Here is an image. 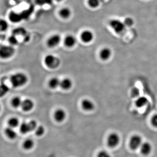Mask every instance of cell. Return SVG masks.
Listing matches in <instances>:
<instances>
[{"label": "cell", "instance_id": "obj_1", "mask_svg": "<svg viewBox=\"0 0 157 157\" xmlns=\"http://www.w3.org/2000/svg\"><path fill=\"white\" fill-rule=\"evenodd\" d=\"M28 78L25 74L22 73H17L12 75L10 78V82L14 87H21L26 84Z\"/></svg>", "mask_w": 157, "mask_h": 157}, {"label": "cell", "instance_id": "obj_2", "mask_svg": "<svg viewBox=\"0 0 157 157\" xmlns=\"http://www.w3.org/2000/svg\"><path fill=\"white\" fill-rule=\"evenodd\" d=\"M45 64L50 69H56L59 66L60 60L52 55H48L44 59Z\"/></svg>", "mask_w": 157, "mask_h": 157}, {"label": "cell", "instance_id": "obj_3", "mask_svg": "<svg viewBox=\"0 0 157 157\" xmlns=\"http://www.w3.org/2000/svg\"><path fill=\"white\" fill-rule=\"evenodd\" d=\"M109 25L117 34L122 33L126 28V25L124 22L118 19H113L110 21Z\"/></svg>", "mask_w": 157, "mask_h": 157}, {"label": "cell", "instance_id": "obj_4", "mask_svg": "<svg viewBox=\"0 0 157 157\" xmlns=\"http://www.w3.org/2000/svg\"><path fill=\"white\" fill-rule=\"evenodd\" d=\"M14 53V48L11 45H3L0 49V55L4 59L11 57Z\"/></svg>", "mask_w": 157, "mask_h": 157}, {"label": "cell", "instance_id": "obj_5", "mask_svg": "<svg viewBox=\"0 0 157 157\" xmlns=\"http://www.w3.org/2000/svg\"><path fill=\"white\" fill-rule=\"evenodd\" d=\"M120 137L116 133H112L109 135L107 139V145L110 147H115L119 144Z\"/></svg>", "mask_w": 157, "mask_h": 157}, {"label": "cell", "instance_id": "obj_6", "mask_svg": "<svg viewBox=\"0 0 157 157\" xmlns=\"http://www.w3.org/2000/svg\"><path fill=\"white\" fill-rule=\"evenodd\" d=\"M142 139L141 137L138 135H134L130 140V147L132 149L136 150L140 147L142 144Z\"/></svg>", "mask_w": 157, "mask_h": 157}, {"label": "cell", "instance_id": "obj_7", "mask_svg": "<svg viewBox=\"0 0 157 157\" xmlns=\"http://www.w3.org/2000/svg\"><path fill=\"white\" fill-rule=\"evenodd\" d=\"M61 38L59 35H54L52 36L47 41V45L48 47L53 48L58 45L60 42Z\"/></svg>", "mask_w": 157, "mask_h": 157}, {"label": "cell", "instance_id": "obj_8", "mask_svg": "<svg viewBox=\"0 0 157 157\" xmlns=\"http://www.w3.org/2000/svg\"><path fill=\"white\" fill-rule=\"evenodd\" d=\"M94 34L91 31L85 30L81 34V39L82 42L85 43H89L93 40Z\"/></svg>", "mask_w": 157, "mask_h": 157}, {"label": "cell", "instance_id": "obj_9", "mask_svg": "<svg viewBox=\"0 0 157 157\" xmlns=\"http://www.w3.org/2000/svg\"><path fill=\"white\" fill-rule=\"evenodd\" d=\"M21 108L24 111L28 112L33 109L34 107V103L30 99H25L22 101L21 106Z\"/></svg>", "mask_w": 157, "mask_h": 157}, {"label": "cell", "instance_id": "obj_10", "mask_svg": "<svg viewBox=\"0 0 157 157\" xmlns=\"http://www.w3.org/2000/svg\"><path fill=\"white\" fill-rule=\"evenodd\" d=\"M54 117L56 121L61 122L64 120L65 118H66V112L63 109H57L55 112Z\"/></svg>", "mask_w": 157, "mask_h": 157}, {"label": "cell", "instance_id": "obj_11", "mask_svg": "<svg viewBox=\"0 0 157 157\" xmlns=\"http://www.w3.org/2000/svg\"><path fill=\"white\" fill-rule=\"evenodd\" d=\"M140 149L142 154L144 155H147L151 153L152 146L151 144L149 142H144L140 146Z\"/></svg>", "mask_w": 157, "mask_h": 157}, {"label": "cell", "instance_id": "obj_12", "mask_svg": "<svg viewBox=\"0 0 157 157\" xmlns=\"http://www.w3.org/2000/svg\"><path fill=\"white\" fill-rule=\"evenodd\" d=\"M82 107L85 110L91 111L94 108V104L90 100L85 99L82 102Z\"/></svg>", "mask_w": 157, "mask_h": 157}, {"label": "cell", "instance_id": "obj_13", "mask_svg": "<svg viewBox=\"0 0 157 157\" xmlns=\"http://www.w3.org/2000/svg\"><path fill=\"white\" fill-rule=\"evenodd\" d=\"M111 51L108 48H104L101 50L100 56L101 59L104 60H107L111 57Z\"/></svg>", "mask_w": 157, "mask_h": 157}, {"label": "cell", "instance_id": "obj_14", "mask_svg": "<svg viewBox=\"0 0 157 157\" xmlns=\"http://www.w3.org/2000/svg\"><path fill=\"white\" fill-rule=\"evenodd\" d=\"M76 40L75 37L71 35L67 36L64 39L65 45L68 47H72L76 43Z\"/></svg>", "mask_w": 157, "mask_h": 157}, {"label": "cell", "instance_id": "obj_15", "mask_svg": "<svg viewBox=\"0 0 157 157\" xmlns=\"http://www.w3.org/2000/svg\"><path fill=\"white\" fill-rule=\"evenodd\" d=\"M59 15L62 18L67 19L71 15V11L69 8L65 7L61 9L59 12Z\"/></svg>", "mask_w": 157, "mask_h": 157}, {"label": "cell", "instance_id": "obj_16", "mask_svg": "<svg viewBox=\"0 0 157 157\" xmlns=\"http://www.w3.org/2000/svg\"><path fill=\"white\" fill-rule=\"evenodd\" d=\"M72 86V82L69 78H65L60 82V86L63 89L67 90L70 89Z\"/></svg>", "mask_w": 157, "mask_h": 157}, {"label": "cell", "instance_id": "obj_17", "mask_svg": "<svg viewBox=\"0 0 157 157\" xmlns=\"http://www.w3.org/2000/svg\"><path fill=\"white\" fill-rule=\"evenodd\" d=\"M5 134L10 139H15L17 136L16 132L14 131V129L11 127L6 128L5 130Z\"/></svg>", "mask_w": 157, "mask_h": 157}, {"label": "cell", "instance_id": "obj_18", "mask_svg": "<svg viewBox=\"0 0 157 157\" xmlns=\"http://www.w3.org/2000/svg\"><path fill=\"white\" fill-rule=\"evenodd\" d=\"M148 102V99L146 97H140L136 101V105L138 107H142L145 106Z\"/></svg>", "mask_w": 157, "mask_h": 157}, {"label": "cell", "instance_id": "obj_19", "mask_svg": "<svg viewBox=\"0 0 157 157\" xmlns=\"http://www.w3.org/2000/svg\"><path fill=\"white\" fill-rule=\"evenodd\" d=\"M60 82L61 81L58 78L54 77L50 79L48 84H49V87L52 89H55L59 86H60Z\"/></svg>", "mask_w": 157, "mask_h": 157}, {"label": "cell", "instance_id": "obj_20", "mask_svg": "<svg viewBox=\"0 0 157 157\" xmlns=\"http://www.w3.org/2000/svg\"><path fill=\"white\" fill-rule=\"evenodd\" d=\"M34 142L32 139H27L23 144V147L26 150H29L33 147Z\"/></svg>", "mask_w": 157, "mask_h": 157}, {"label": "cell", "instance_id": "obj_21", "mask_svg": "<svg viewBox=\"0 0 157 157\" xmlns=\"http://www.w3.org/2000/svg\"><path fill=\"white\" fill-rule=\"evenodd\" d=\"M20 131L23 134H26L31 132L29 127L28 123L23 122L20 126Z\"/></svg>", "mask_w": 157, "mask_h": 157}, {"label": "cell", "instance_id": "obj_22", "mask_svg": "<svg viewBox=\"0 0 157 157\" xmlns=\"http://www.w3.org/2000/svg\"><path fill=\"white\" fill-rule=\"evenodd\" d=\"M9 127L14 128L19 125V121L18 119L16 117H12L8 121Z\"/></svg>", "mask_w": 157, "mask_h": 157}, {"label": "cell", "instance_id": "obj_23", "mask_svg": "<svg viewBox=\"0 0 157 157\" xmlns=\"http://www.w3.org/2000/svg\"><path fill=\"white\" fill-rule=\"evenodd\" d=\"M22 101L21 99L18 97H14L11 101V104L14 108L21 107Z\"/></svg>", "mask_w": 157, "mask_h": 157}, {"label": "cell", "instance_id": "obj_24", "mask_svg": "<svg viewBox=\"0 0 157 157\" xmlns=\"http://www.w3.org/2000/svg\"><path fill=\"white\" fill-rule=\"evenodd\" d=\"M100 0H88V4L90 8L96 9L100 6Z\"/></svg>", "mask_w": 157, "mask_h": 157}, {"label": "cell", "instance_id": "obj_25", "mask_svg": "<svg viewBox=\"0 0 157 157\" xmlns=\"http://www.w3.org/2000/svg\"><path fill=\"white\" fill-rule=\"evenodd\" d=\"M45 130L44 127L42 126H40L37 127L36 129V134L37 136L40 137L44 135L45 133Z\"/></svg>", "mask_w": 157, "mask_h": 157}, {"label": "cell", "instance_id": "obj_26", "mask_svg": "<svg viewBox=\"0 0 157 157\" xmlns=\"http://www.w3.org/2000/svg\"><path fill=\"white\" fill-rule=\"evenodd\" d=\"M29 127L30 132L35 131L37 128V124L36 122L34 120L31 121L28 123Z\"/></svg>", "mask_w": 157, "mask_h": 157}, {"label": "cell", "instance_id": "obj_27", "mask_svg": "<svg viewBox=\"0 0 157 157\" xmlns=\"http://www.w3.org/2000/svg\"><path fill=\"white\" fill-rule=\"evenodd\" d=\"M124 22L126 26L131 27L134 25V21L131 17H128L125 19Z\"/></svg>", "mask_w": 157, "mask_h": 157}, {"label": "cell", "instance_id": "obj_28", "mask_svg": "<svg viewBox=\"0 0 157 157\" xmlns=\"http://www.w3.org/2000/svg\"><path fill=\"white\" fill-rule=\"evenodd\" d=\"M1 31H5L9 27L8 22L5 20H1Z\"/></svg>", "mask_w": 157, "mask_h": 157}, {"label": "cell", "instance_id": "obj_29", "mask_svg": "<svg viewBox=\"0 0 157 157\" xmlns=\"http://www.w3.org/2000/svg\"><path fill=\"white\" fill-rule=\"evenodd\" d=\"M9 89L7 86L5 84H2L1 87V96L4 95L6 93L8 92Z\"/></svg>", "mask_w": 157, "mask_h": 157}, {"label": "cell", "instance_id": "obj_30", "mask_svg": "<svg viewBox=\"0 0 157 157\" xmlns=\"http://www.w3.org/2000/svg\"><path fill=\"white\" fill-rule=\"evenodd\" d=\"M9 42L11 45H17L18 43V41L15 36H11L9 37Z\"/></svg>", "mask_w": 157, "mask_h": 157}, {"label": "cell", "instance_id": "obj_31", "mask_svg": "<svg viewBox=\"0 0 157 157\" xmlns=\"http://www.w3.org/2000/svg\"><path fill=\"white\" fill-rule=\"evenodd\" d=\"M98 157H111L110 154L106 151H102L98 153Z\"/></svg>", "mask_w": 157, "mask_h": 157}, {"label": "cell", "instance_id": "obj_32", "mask_svg": "<svg viewBox=\"0 0 157 157\" xmlns=\"http://www.w3.org/2000/svg\"><path fill=\"white\" fill-rule=\"evenodd\" d=\"M139 94H140V91L137 88H133L132 90V93H131L133 98H136V97H138L139 96Z\"/></svg>", "mask_w": 157, "mask_h": 157}, {"label": "cell", "instance_id": "obj_33", "mask_svg": "<svg viewBox=\"0 0 157 157\" xmlns=\"http://www.w3.org/2000/svg\"><path fill=\"white\" fill-rule=\"evenodd\" d=\"M151 123L154 126L157 128V114L153 116L151 119Z\"/></svg>", "mask_w": 157, "mask_h": 157}, {"label": "cell", "instance_id": "obj_34", "mask_svg": "<svg viewBox=\"0 0 157 157\" xmlns=\"http://www.w3.org/2000/svg\"><path fill=\"white\" fill-rule=\"evenodd\" d=\"M35 2L37 5L39 6H42L45 4L44 0H35Z\"/></svg>", "mask_w": 157, "mask_h": 157}, {"label": "cell", "instance_id": "obj_35", "mask_svg": "<svg viewBox=\"0 0 157 157\" xmlns=\"http://www.w3.org/2000/svg\"><path fill=\"white\" fill-rule=\"evenodd\" d=\"M45 4H47V5H51L53 2V0H44Z\"/></svg>", "mask_w": 157, "mask_h": 157}, {"label": "cell", "instance_id": "obj_36", "mask_svg": "<svg viewBox=\"0 0 157 157\" xmlns=\"http://www.w3.org/2000/svg\"><path fill=\"white\" fill-rule=\"evenodd\" d=\"M55 1H57V2H62V1H63V0H55Z\"/></svg>", "mask_w": 157, "mask_h": 157}]
</instances>
